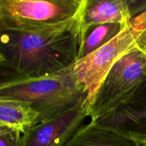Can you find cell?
<instances>
[{
  "instance_id": "2",
  "label": "cell",
  "mask_w": 146,
  "mask_h": 146,
  "mask_svg": "<svg viewBox=\"0 0 146 146\" xmlns=\"http://www.w3.org/2000/svg\"><path fill=\"white\" fill-rule=\"evenodd\" d=\"M77 84L74 65L54 75L25 78L0 72V99L20 101L38 114V123L54 118L85 101ZM36 123V124H37Z\"/></svg>"
},
{
  "instance_id": "12",
  "label": "cell",
  "mask_w": 146,
  "mask_h": 146,
  "mask_svg": "<svg viewBox=\"0 0 146 146\" xmlns=\"http://www.w3.org/2000/svg\"><path fill=\"white\" fill-rule=\"evenodd\" d=\"M22 134L19 130L0 125V146H22Z\"/></svg>"
},
{
  "instance_id": "1",
  "label": "cell",
  "mask_w": 146,
  "mask_h": 146,
  "mask_svg": "<svg viewBox=\"0 0 146 146\" xmlns=\"http://www.w3.org/2000/svg\"><path fill=\"white\" fill-rule=\"evenodd\" d=\"M82 31L78 17L48 27L0 31L4 58L0 72L25 78L58 74L78 60Z\"/></svg>"
},
{
  "instance_id": "9",
  "label": "cell",
  "mask_w": 146,
  "mask_h": 146,
  "mask_svg": "<svg viewBox=\"0 0 146 146\" xmlns=\"http://www.w3.org/2000/svg\"><path fill=\"white\" fill-rule=\"evenodd\" d=\"M65 146H138L131 138L90 121L82 125Z\"/></svg>"
},
{
  "instance_id": "11",
  "label": "cell",
  "mask_w": 146,
  "mask_h": 146,
  "mask_svg": "<svg viewBox=\"0 0 146 146\" xmlns=\"http://www.w3.org/2000/svg\"><path fill=\"white\" fill-rule=\"evenodd\" d=\"M126 25L121 24H96L83 31L78 60L89 55L111 41L122 31Z\"/></svg>"
},
{
  "instance_id": "5",
  "label": "cell",
  "mask_w": 146,
  "mask_h": 146,
  "mask_svg": "<svg viewBox=\"0 0 146 146\" xmlns=\"http://www.w3.org/2000/svg\"><path fill=\"white\" fill-rule=\"evenodd\" d=\"M138 35L130 21L115 38L74 64L76 81L86 94L85 104L88 109L111 68L135 46Z\"/></svg>"
},
{
  "instance_id": "15",
  "label": "cell",
  "mask_w": 146,
  "mask_h": 146,
  "mask_svg": "<svg viewBox=\"0 0 146 146\" xmlns=\"http://www.w3.org/2000/svg\"><path fill=\"white\" fill-rule=\"evenodd\" d=\"M134 141L136 143L138 146H146V139L135 140Z\"/></svg>"
},
{
  "instance_id": "8",
  "label": "cell",
  "mask_w": 146,
  "mask_h": 146,
  "mask_svg": "<svg viewBox=\"0 0 146 146\" xmlns=\"http://www.w3.org/2000/svg\"><path fill=\"white\" fill-rule=\"evenodd\" d=\"M145 10L146 1L84 0L80 13L81 31L96 24L126 25Z\"/></svg>"
},
{
  "instance_id": "10",
  "label": "cell",
  "mask_w": 146,
  "mask_h": 146,
  "mask_svg": "<svg viewBox=\"0 0 146 146\" xmlns=\"http://www.w3.org/2000/svg\"><path fill=\"white\" fill-rule=\"evenodd\" d=\"M38 114L25 103L0 99V125L19 130L22 133L36 125Z\"/></svg>"
},
{
  "instance_id": "14",
  "label": "cell",
  "mask_w": 146,
  "mask_h": 146,
  "mask_svg": "<svg viewBox=\"0 0 146 146\" xmlns=\"http://www.w3.org/2000/svg\"><path fill=\"white\" fill-rule=\"evenodd\" d=\"M135 46L146 54V29L139 34L135 41Z\"/></svg>"
},
{
  "instance_id": "4",
  "label": "cell",
  "mask_w": 146,
  "mask_h": 146,
  "mask_svg": "<svg viewBox=\"0 0 146 146\" xmlns=\"http://www.w3.org/2000/svg\"><path fill=\"white\" fill-rule=\"evenodd\" d=\"M84 0H0V31L48 27L78 17Z\"/></svg>"
},
{
  "instance_id": "7",
  "label": "cell",
  "mask_w": 146,
  "mask_h": 146,
  "mask_svg": "<svg viewBox=\"0 0 146 146\" xmlns=\"http://www.w3.org/2000/svg\"><path fill=\"white\" fill-rule=\"evenodd\" d=\"M95 123L133 141L146 139V81L123 105Z\"/></svg>"
},
{
  "instance_id": "6",
  "label": "cell",
  "mask_w": 146,
  "mask_h": 146,
  "mask_svg": "<svg viewBox=\"0 0 146 146\" xmlns=\"http://www.w3.org/2000/svg\"><path fill=\"white\" fill-rule=\"evenodd\" d=\"M88 117L85 101L66 112L29 127L22 134V146H65Z\"/></svg>"
},
{
  "instance_id": "16",
  "label": "cell",
  "mask_w": 146,
  "mask_h": 146,
  "mask_svg": "<svg viewBox=\"0 0 146 146\" xmlns=\"http://www.w3.org/2000/svg\"><path fill=\"white\" fill-rule=\"evenodd\" d=\"M4 57H3L2 54H1V51H0V64H2V63L4 62Z\"/></svg>"
},
{
  "instance_id": "13",
  "label": "cell",
  "mask_w": 146,
  "mask_h": 146,
  "mask_svg": "<svg viewBox=\"0 0 146 146\" xmlns=\"http://www.w3.org/2000/svg\"><path fill=\"white\" fill-rule=\"evenodd\" d=\"M131 24L135 29V31L141 34L142 31L146 29V10L142 12L141 14H138L135 17H134L131 21Z\"/></svg>"
},
{
  "instance_id": "3",
  "label": "cell",
  "mask_w": 146,
  "mask_h": 146,
  "mask_svg": "<svg viewBox=\"0 0 146 146\" xmlns=\"http://www.w3.org/2000/svg\"><path fill=\"white\" fill-rule=\"evenodd\" d=\"M146 81V54L136 46L112 66L101 84L88 117L96 122L123 105Z\"/></svg>"
}]
</instances>
